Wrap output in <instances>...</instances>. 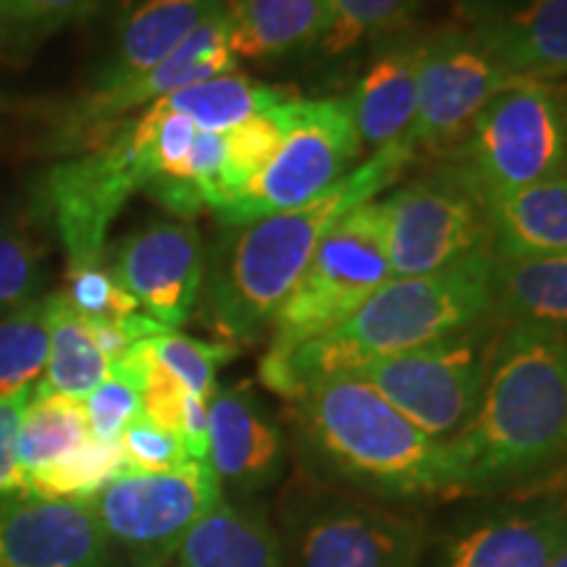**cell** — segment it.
Segmentation results:
<instances>
[{"label": "cell", "instance_id": "cell-1", "mask_svg": "<svg viewBox=\"0 0 567 567\" xmlns=\"http://www.w3.org/2000/svg\"><path fill=\"white\" fill-rule=\"evenodd\" d=\"M442 446L446 499H499L555 476L567 463V339L505 326L476 415Z\"/></svg>", "mask_w": 567, "mask_h": 567}, {"label": "cell", "instance_id": "cell-2", "mask_svg": "<svg viewBox=\"0 0 567 567\" xmlns=\"http://www.w3.org/2000/svg\"><path fill=\"white\" fill-rule=\"evenodd\" d=\"M413 155L415 147L402 137L375 151L313 203L229 226L205 258L203 302L213 329L234 342H255L271 329L326 229L354 205L386 189Z\"/></svg>", "mask_w": 567, "mask_h": 567}, {"label": "cell", "instance_id": "cell-3", "mask_svg": "<svg viewBox=\"0 0 567 567\" xmlns=\"http://www.w3.org/2000/svg\"><path fill=\"white\" fill-rule=\"evenodd\" d=\"M492 250L467 255L425 276L389 279L358 313L284 358L260 360V381L284 400H297L316 381L354 375L365 363L417 350L492 316Z\"/></svg>", "mask_w": 567, "mask_h": 567}, {"label": "cell", "instance_id": "cell-4", "mask_svg": "<svg viewBox=\"0 0 567 567\" xmlns=\"http://www.w3.org/2000/svg\"><path fill=\"white\" fill-rule=\"evenodd\" d=\"M289 421L310 463L350 492L379 502L446 496L444 446L358 375L310 384Z\"/></svg>", "mask_w": 567, "mask_h": 567}, {"label": "cell", "instance_id": "cell-5", "mask_svg": "<svg viewBox=\"0 0 567 567\" xmlns=\"http://www.w3.org/2000/svg\"><path fill=\"white\" fill-rule=\"evenodd\" d=\"M287 567H421L417 517L321 481L292 484L279 507Z\"/></svg>", "mask_w": 567, "mask_h": 567}, {"label": "cell", "instance_id": "cell-6", "mask_svg": "<svg viewBox=\"0 0 567 567\" xmlns=\"http://www.w3.org/2000/svg\"><path fill=\"white\" fill-rule=\"evenodd\" d=\"M392 279L384 200L354 205L326 229L300 281L274 316L264 358H284L329 334Z\"/></svg>", "mask_w": 567, "mask_h": 567}, {"label": "cell", "instance_id": "cell-7", "mask_svg": "<svg viewBox=\"0 0 567 567\" xmlns=\"http://www.w3.org/2000/svg\"><path fill=\"white\" fill-rule=\"evenodd\" d=\"M145 124L122 126L92 153L53 163L32 184V210L66 250L69 268L101 266L124 203L153 179Z\"/></svg>", "mask_w": 567, "mask_h": 567}, {"label": "cell", "instance_id": "cell-8", "mask_svg": "<svg viewBox=\"0 0 567 567\" xmlns=\"http://www.w3.org/2000/svg\"><path fill=\"white\" fill-rule=\"evenodd\" d=\"M502 329L505 326L486 316L417 350L371 360L354 375L371 384L423 434L446 444L476 415Z\"/></svg>", "mask_w": 567, "mask_h": 567}, {"label": "cell", "instance_id": "cell-9", "mask_svg": "<svg viewBox=\"0 0 567 567\" xmlns=\"http://www.w3.org/2000/svg\"><path fill=\"white\" fill-rule=\"evenodd\" d=\"M287 134L274 158L216 210L224 229L260 221L313 203L337 187L360 158V137L352 122L350 97L305 101L295 95L284 105Z\"/></svg>", "mask_w": 567, "mask_h": 567}, {"label": "cell", "instance_id": "cell-10", "mask_svg": "<svg viewBox=\"0 0 567 567\" xmlns=\"http://www.w3.org/2000/svg\"><path fill=\"white\" fill-rule=\"evenodd\" d=\"M460 174L481 200L567 174V111L547 82L502 90L460 145Z\"/></svg>", "mask_w": 567, "mask_h": 567}, {"label": "cell", "instance_id": "cell-11", "mask_svg": "<svg viewBox=\"0 0 567 567\" xmlns=\"http://www.w3.org/2000/svg\"><path fill=\"white\" fill-rule=\"evenodd\" d=\"M392 279L425 276L492 250L486 205L457 166L405 184L384 200Z\"/></svg>", "mask_w": 567, "mask_h": 567}, {"label": "cell", "instance_id": "cell-12", "mask_svg": "<svg viewBox=\"0 0 567 567\" xmlns=\"http://www.w3.org/2000/svg\"><path fill=\"white\" fill-rule=\"evenodd\" d=\"M224 499V488L208 463L176 471H126L92 496L105 538L130 551L142 567H158L176 555L182 538Z\"/></svg>", "mask_w": 567, "mask_h": 567}, {"label": "cell", "instance_id": "cell-13", "mask_svg": "<svg viewBox=\"0 0 567 567\" xmlns=\"http://www.w3.org/2000/svg\"><path fill=\"white\" fill-rule=\"evenodd\" d=\"M515 82L471 30L431 34L421 40L417 109L405 140L429 153L463 145L478 113Z\"/></svg>", "mask_w": 567, "mask_h": 567}, {"label": "cell", "instance_id": "cell-14", "mask_svg": "<svg viewBox=\"0 0 567 567\" xmlns=\"http://www.w3.org/2000/svg\"><path fill=\"white\" fill-rule=\"evenodd\" d=\"M567 547V499L555 492L499 496L457 517L431 567H551Z\"/></svg>", "mask_w": 567, "mask_h": 567}, {"label": "cell", "instance_id": "cell-15", "mask_svg": "<svg viewBox=\"0 0 567 567\" xmlns=\"http://www.w3.org/2000/svg\"><path fill=\"white\" fill-rule=\"evenodd\" d=\"M113 279L155 321L176 329L203 292L205 247L193 224L155 221L130 234L113 258Z\"/></svg>", "mask_w": 567, "mask_h": 567}, {"label": "cell", "instance_id": "cell-16", "mask_svg": "<svg viewBox=\"0 0 567 567\" xmlns=\"http://www.w3.org/2000/svg\"><path fill=\"white\" fill-rule=\"evenodd\" d=\"M105 549L92 499L21 492L0 505V567H103Z\"/></svg>", "mask_w": 567, "mask_h": 567}, {"label": "cell", "instance_id": "cell-17", "mask_svg": "<svg viewBox=\"0 0 567 567\" xmlns=\"http://www.w3.org/2000/svg\"><path fill=\"white\" fill-rule=\"evenodd\" d=\"M208 465L221 488L231 486L237 494H255L279 481L281 434L250 384L216 389L208 400Z\"/></svg>", "mask_w": 567, "mask_h": 567}, {"label": "cell", "instance_id": "cell-18", "mask_svg": "<svg viewBox=\"0 0 567 567\" xmlns=\"http://www.w3.org/2000/svg\"><path fill=\"white\" fill-rule=\"evenodd\" d=\"M471 32L515 80L567 76V0H520L484 11Z\"/></svg>", "mask_w": 567, "mask_h": 567}, {"label": "cell", "instance_id": "cell-19", "mask_svg": "<svg viewBox=\"0 0 567 567\" xmlns=\"http://www.w3.org/2000/svg\"><path fill=\"white\" fill-rule=\"evenodd\" d=\"M224 0H142L118 30L116 48L84 95H113L161 66Z\"/></svg>", "mask_w": 567, "mask_h": 567}, {"label": "cell", "instance_id": "cell-20", "mask_svg": "<svg viewBox=\"0 0 567 567\" xmlns=\"http://www.w3.org/2000/svg\"><path fill=\"white\" fill-rule=\"evenodd\" d=\"M496 260L567 255V174L484 200Z\"/></svg>", "mask_w": 567, "mask_h": 567}, {"label": "cell", "instance_id": "cell-21", "mask_svg": "<svg viewBox=\"0 0 567 567\" xmlns=\"http://www.w3.org/2000/svg\"><path fill=\"white\" fill-rule=\"evenodd\" d=\"M234 59L281 61L321 48L331 30L329 0H224Z\"/></svg>", "mask_w": 567, "mask_h": 567}, {"label": "cell", "instance_id": "cell-22", "mask_svg": "<svg viewBox=\"0 0 567 567\" xmlns=\"http://www.w3.org/2000/svg\"><path fill=\"white\" fill-rule=\"evenodd\" d=\"M421 40H402L368 66L350 97L360 145L381 151L408 137L417 109Z\"/></svg>", "mask_w": 567, "mask_h": 567}, {"label": "cell", "instance_id": "cell-23", "mask_svg": "<svg viewBox=\"0 0 567 567\" xmlns=\"http://www.w3.org/2000/svg\"><path fill=\"white\" fill-rule=\"evenodd\" d=\"M176 567H287V557L260 509L221 499L182 538Z\"/></svg>", "mask_w": 567, "mask_h": 567}, {"label": "cell", "instance_id": "cell-24", "mask_svg": "<svg viewBox=\"0 0 567 567\" xmlns=\"http://www.w3.org/2000/svg\"><path fill=\"white\" fill-rule=\"evenodd\" d=\"M492 318L567 339V255L496 260Z\"/></svg>", "mask_w": 567, "mask_h": 567}, {"label": "cell", "instance_id": "cell-25", "mask_svg": "<svg viewBox=\"0 0 567 567\" xmlns=\"http://www.w3.org/2000/svg\"><path fill=\"white\" fill-rule=\"evenodd\" d=\"M295 90L268 87V84L252 82L243 71H229V74L213 76L208 82L193 84L179 92L155 101L163 111L182 113L193 122L197 130L205 132H229L247 118L258 113L271 111L292 97Z\"/></svg>", "mask_w": 567, "mask_h": 567}, {"label": "cell", "instance_id": "cell-26", "mask_svg": "<svg viewBox=\"0 0 567 567\" xmlns=\"http://www.w3.org/2000/svg\"><path fill=\"white\" fill-rule=\"evenodd\" d=\"M109 373L111 363L101 352V347H97L95 337H92L90 321L76 313L63 300L61 292H55L45 381L34 392H53L84 400Z\"/></svg>", "mask_w": 567, "mask_h": 567}, {"label": "cell", "instance_id": "cell-27", "mask_svg": "<svg viewBox=\"0 0 567 567\" xmlns=\"http://www.w3.org/2000/svg\"><path fill=\"white\" fill-rule=\"evenodd\" d=\"M90 439L84 402L66 394L32 392L19 423V465L32 473L66 457Z\"/></svg>", "mask_w": 567, "mask_h": 567}, {"label": "cell", "instance_id": "cell-28", "mask_svg": "<svg viewBox=\"0 0 567 567\" xmlns=\"http://www.w3.org/2000/svg\"><path fill=\"white\" fill-rule=\"evenodd\" d=\"M53 295L21 305L0 321V400L17 394L48 365Z\"/></svg>", "mask_w": 567, "mask_h": 567}, {"label": "cell", "instance_id": "cell-29", "mask_svg": "<svg viewBox=\"0 0 567 567\" xmlns=\"http://www.w3.org/2000/svg\"><path fill=\"white\" fill-rule=\"evenodd\" d=\"M122 471H126V463L118 442L90 436L66 457L27 473L21 492L51 499H92Z\"/></svg>", "mask_w": 567, "mask_h": 567}, {"label": "cell", "instance_id": "cell-30", "mask_svg": "<svg viewBox=\"0 0 567 567\" xmlns=\"http://www.w3.org/2000/svg\"><path fill=\"white\" fill-rule=\"evenodd\" d=\"M97 0H0V59L21 63Z\"/></svg>", "mask_w": 567, "mask_h": 567}, {"label": "cell", "instance_id": "cell-31", "mask_svg": "<svg viewBox=\"0 0 567 567\" xmlns=\"http://www.w3.org/2000/svg\"><path fill=\"white\" fill-rule=\"evenodd\" d=\"M423 0H329L331 30L321 42L326 55H344L365 42L405 30Z\"/></svg>", "mask_w": 567, "mask_h": 567}, {"label": "cell", "instance_id": "cell-32", "mask_svg": "<svg viewBox=\"0 0 567 567\" xmlns=\"http://www.w3.org/2000/svg\"><path fill=\"white\" fill-rule=\"evenodd\" d=\"M155 360L182 381L189 394L208 402L216 392V375L221 365L229 363L237 352L234 344H213L200 339L184 337L179 331H163L158 337L147 339Z\"/></svg>", "mask_w": 567, "mask_h": 567}, {"label": "cell", "instance_id": "cell-33", "mask_svg": "<svg viewBox=\"0 0 567 567\" xmlns=\"http://www.w3.org/2000/svg\"><path fill=\"white\" fill-rule=\"evenodd\" d=\"M292 97H287V101H292ZM287 101L274 105L271 111L247 118V122L237 124L229 132H224L226 182H229L231 197L237 195L239 189H243L245 184L250 182L252 176L274 158L276 151H279V145L284 142V134H287V113H284V105H287Z\"/></svg>", "mask_w": 567, "mask_h": 567}, {"label": "cell", "instance_id": "cell-34", "mask_svg": "<svg viewBox=\"0 0 567 567\" xmlns=\"http://www.w3.org/2000/svg\"><path fill=\"white\" fill-rule=\"evenodd\" d=\"M61 295L76 313L90 321H113V318L140 313V302L118 287L113 274L103 266L69 268L66 289Z\"/></svg>", "mask_w": 567, "mask_h": 567}, {"label": "cell", "instance_id": "cell-35", "mask_svg": "<svg viewBox=\"0 0 567 567\" xmlns=\"http://www.w3.org/2000/svg\"><path fill=\"white\" fill-rule=\"evenodd\" d=\"M90 436L118 442L122 431L142 413V386L132 375L113 371L84 396Z\"/></svg>", "mask_w": 567, "mask_h": 567}, {"label": "cell", "instance_id": "cell-36", "mask_svg": "<svg viewBox=\"0 0 567 567\" xmlns=\"http://www.w3.org/2000/svg\"><path fill=\"white\" fill-rule=\"evenodd\" d=\"M45 268L32 243L0 226V313L40 300Z\"/></svg>", "mask_w": 567, "mask_h": 567}, {"label": "cell", "instance_id": "cell-37", "mask_svg": "<svg viewBox=\"0 0 567 567\" xmlns=\"http://www.w3.org/2000/svg\"><path fill=\"white\" fill-rule=\"evenodd\" d=\"M118 446H122L124 463L130 471L161 473L193 463L179 436L161 429L158 423H153L151 417L142 413L122 431Z\"/></svg>", "mask_w": 567, "mask_h": 567}, {"label": "cell", "instance_id": "cell-38", "mask_svg": "<svg viewBox=\"0 0 567 567\" xmlns=\"http://www.w3.org/2000/svg\"><path fill=\"white\" fill-rule=\"evenodd\" d=\"M147 368H145V384H142V415L151 417L153 423H158L161 429L172 431L179 436L182 429V410L184 400H187V389L174 373H168L147 344Z\"/></svg>", "mask_w": 567, "mask_h": 567}, {"label": "cell", "instance_id": "cell-39", "mask_svg": "<svg viewBox=\"0 0 567 567\" xmlns=\"http://www.w3.org/2000/svg\"><path fill=\"white\" fill-rule=\"evenodd\" d=\"M32 389H21L0 400V499L21 494L24 488V471L19 465V423L30 402Z\"/></svg>", "mask_w": 567, "mask_h": 567}, {"label": "cell", "instance_id": "cell-40", "mask_svg": "<svg viewBox=\"0 0 567 567\" xmlns=\"http://www.w3.org/2000/svg\"><path fill=\"white\" fill-rule=\"evenodd\" d=\"M179 439L187 446L189 460L208 463V402L200 396L187 394V400H184Z\"/></svg>", "mask_w": 567, "mask_h": 567}, {"label": "cell", "instance_id": "cell-41", "mask_svg": "<svg viewBox=\"0 0 567 567\" xmlns=\"http://www.w3.org/2000/svg\"><path fill=\"white\" fill-rule=\"evenodd\" d=\"M551 567H567V547H565L563 551H559L555 563H551Z\"/></svg>", "mask_w": 567, "mask_h": 567}]
</instances>
